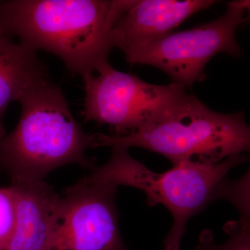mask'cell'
<instances>
[{"label": "cell", "mask_w": 250, "mask_h": 250, "mask_svg": "<svg viewBox=\"0 0 250 250\" xmlns=\"http://www.w3.org/2000/svg\"><path fill=\"white\" fill-rule=\"evenodd\" d=\"M136 1L0 0V31L83 77L108 62L115 23Z\"/></svg>", "instance_id": "1"}, {"label": "cell", "mask_w": 250, "mask_h": 250, "mask_svg": "<svg viewBox=\"0 0 250 250\" xmlns=\"http://www.w3.org/2000/svg\"><path fill=\"white\" fill-rule=\"evenodd\" d=\"M19 102L18 124L0 141V173L11 184H20L42 181L68 164L93 170L95 159L85 150L95 147V136L83 131L62 90L49 77L29 87Z\"/></svg>", "instance_id": "2"}, {"label": "cell", "mask_w": 250, "mask_h": 250, "mask_svg": "<svg viewBox=\"0 0 250 250\" xmlns=\"http://www.w3.org/2000/svg\"><path fill=\"white\" fill-rule=\"evenodd\" d=\"M143 148L165 156L175 166L183 162L215 164L248 152L250 126L242 112L212 111L188 95L164 116L122 136L95 134V146Z\"/></svg>", "instance_id": "3"}, {"label": "cell", "mask_w": 250, "mask_h": 250, "mask_svg": "<svg viewBox=\"0 0 250 250\" xmlns=\"http://www.w3.org/2000/svg\"><path fill=\"white\" fill-rule=\"evenodd\" d=\"M111 147L109 160L95 166L88 176L117 188L140 189L146 194L148 205H164L173 218L164 246H180L188 221L211 202L223 198L229 172L248 159L246 154H238L215 164L183 162L156 173L130 156L126 148Z\"/></svg>", "instance_id": "4"}, {"label": "cell", "mask_w": 250, "mask_h": 250, "mask_svg": "<svg viewBox=\"0 0 250 250\" xmlns=\"http://www.w3.org/2000/svg\"><path fill=\"white\" fill-rule=\"evenodd\" d=\"M82 79L84 122L109 125L116 136L129 134L156 121L188 95L182 85L173 82L151 84L118 71L109 62Z\"/></svg>", "instance_id": "5"}, {"label": "cell", "mask_w": 250, "mask_h": 250, "mask_svg": "<svg viewBox=\"0 0 250 250\" xmlns=\"http://www.w3.org/2000/svg\"><path fill=\"white\" fill-rule=\"evenodd\" d=\"M249 7V1H231L225 14L218 19L188 30L172 31L147 45L125 52V58L130 64L157 67L173 83L186 88L191 87L205 80L206 65L217 54L241 55L236 31L246 21L245 14Z\"/></svg>", "instance_id": "6"}, {"label": "cell", "mask_w": 250, "mask_h": 250, "mask_svg": "<svg viewBox=\"0 0 250 250\" xmlns=\"http://www.w3.org/2000/svg\"><path fill=\"white\" fill-rule=\"evenodd\" d=\"M117 187L88 176L61 196L49 250H128L120 232Z\"/></svg>", "instance_id": "7"}, {"label": "cell", "mask_w": 250, "mask_h": 250, "mask_svg": "<svg viewBox=\"0 0 250 250\" xmlns=\"http://www.w3.org/2000/svg\"><path fill=\"white\" fill-rule=\"evenodd\" d=\"M213 0H143L122 15L112 29L113 48L124 53L172 32L188 18L209 8Z\"/></svg>", "instance_id": "8"}, {"label": "cell", "mask_w": 250, "mask_h": 250, "mask_svg": "<svg viewBox=\"0 0 250 250\" xmlns=\"http://www.w3.org/2000/svg\"><path fill=\"white\" fill-rule=\"evenodd\" d=\"M9 187L16 207V226L1 250H49L61 195L43 180Z\"/></svg>", "instance_id": "9"}, {"label": "cell", "mask_w": 250, "mask_h": 250, "mask_svg": "<svg viewBox=\"0 0 250 250\" xmlns=\"http://www.w3.org/2000/svg\"><path fill=\"white\" fill-rule=\"evenodd\" d=\"M49 77L47 67L33 50L0 31V141L6 136L3 118L36 82Z\"/></svg>", "instance_id": "10"}, {"label": "cell", "mask_w": 250, "mask_h": 250, "mask_svg": "<svg viewBox=\"0 0 250 250\" xmlns=\"http://www.w3.org/2000/svg\"><path fill=\"white\" fill-rule=\"evenodd\" d=\"M16 226V207L10 187H0V250L14 233Z\"/></svg>", "instance_id": "11"}, {"label": "cell", "mask_w": 250, "mask_h": 250, "mask_svg": "<svg viewBox=\"0 0 250 250\" xmlns=\"http://www.w3.org/2000/svg\"><path fill=\"white\" fill-rule=\"evenodd\" d=\"M223 198L236 206L241 213L240 220L250 221L249 171L238 180L228 182L224 190Z\"/></svg>", "instance_id": "12"}, {"label": "cell", "mask_w": 250, "mask_h": 250, "mask_svg": "<svg viewBox=\"0 0 250 250\" xmlns=\"http://www.w3.org/2000/svg\"><path fill=\"white\" fill-rule=\"evenodd\" d=\"M164 250H180V247L177 246H164ZM195 250H202L200 246L197 247Z\"/></svg>", "instance_id": "13"}]
</instances>
